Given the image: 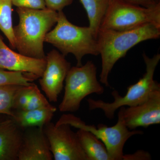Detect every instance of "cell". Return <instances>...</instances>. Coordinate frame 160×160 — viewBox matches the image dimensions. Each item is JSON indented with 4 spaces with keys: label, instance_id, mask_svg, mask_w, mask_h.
<instances>
[{
    "label": "cell",
    "instance_id": "cell-1",
    "mask_svg": "<svg viewBox=\"0 0 160 160\" xmlns=\"http://www.w3.org/2000/svg\"><path fill=\"white\" fill-rule=\"evenodd\" d=\"M160 37V26L152 23L125 31L99 28L97 40L102 58L100 82L106 87H110L109 73L117 62L125 57L129 49L139 43L157 39Z\"/></svg>",
    "mask_w": 160,
    "mask_h": 160
},
{
    "label": "cell",
    "instance_id": "cell-20",
    "mask_svg": "<svg viewBox=\"0 0 160 160\" xmlns=\"http://www.w3.org/2000/svg\"><path fill=\"white\" fill-rule=\"evenodd\" d=\"M34 84L29 86H22L16 92L13 98L12 109L16 110L25 109L28 102Z\"/></svg>",
    "mask_w": 160,
    "mask_h": 160
},
{
    "label": "cell",
    "instance_id": "cell-23",
    "mask_svg": "<svg viewBox=\"0 0 160 160\" xmlns=\"http://www.w3.org/2000/svg\"><path fill=\"white\" fill-rule=\"evenodd\" d=\"M46 8L57 12L62 11L66 6L72 4L73 0H44Z\"/></svg>",
    "mask_w": 160,
    "mask_h": 160
},
{
    "label": "cell",
    "instance_id": "cell-5",
    "mask_svg": "<svg viewBox=\"0 0 160 160\" xmlns=\"http://www.w3.org/2000/svg\"><path fill=\"white\" fill-rule=\"evenodd\" d=\"M124 107L119 108L116 124L109 126L100 124L98 126L87 125L80 118L71 114H63L56 125L66 124L72 127L89 131L102 142L112 160H123V149L128 140L136 135L142 134L140 130H130L126 126L123 117Z\"/></svg>",
    "mask_w": 160,
    "mask_h": 160
},
{
    "label": "cell",
    "instance_id": "cell-10",
    "mask_svg": "<svg viewBox=\"0 0 160 160\" xmlns=\"http://www.w3.org/2000/svg\"><path fill=\"white\" fill-rule=\"evenodd\" d=\"M123 117L130 130L147 128L160 123V89L152 93L146 101L137 106L124 107Z\"/></svg>",
    "mask_w": 160,
    "mask_h": 160
},
{
    "label": "cell",
    "instance_id": "cell-9",
    "mask_svg": "<svg viewBox=\"0 0 160 160\" xmlns=\"http://www.w3.org/2000/svg\"><path fill=\"white\" fill-rule=\"evenodd\" d=\"M46 59V67L39 80L40 86L49 102H56L62 90L71 64L65 56L55 49L49 52Z\"/></svg>",
    "mask_w": 160,
    "mask_h": 160
},
{
    "label": "cell",
    "instance_id": "cell-4",
    "mask_svg": "<svg viewBox=\"0 0 160 160\" xmlns=\"http://www.w3.org/2000/svg\"><path fill=\"white\" fill-rule=\"evenodd\" d=\"M143 58L146 65V72L138 81L127 88L126 94L120 95L117 90L112 92L114 98L112 102H106L102 100L92 98L87 100L90 110L100 109L102 110L106 117L112 119L115 112L121 107L137 106L148 99L154 92L160 89V84L154 80L155 71L159 62L160 54L154 55L152 58L148 57L144 52Z\"/></svg>",
    "mask_w": 160,
    "mask_h": 160
},
{
    "label": "cell",
    "instance_id": "cell-24",
    "mask_svg": "<svg viewBox=\"0 0 160 160\" xmlns=\"http://www.w3.org/2000/svg\"><path fill=\"white\" fill-rule=\"evenodd\" d=\"M151 157L148 152L138 150L133 154H124L123 160H151Z\"/></svg>",
    "mask_w": 160,
    "mask_h": 160
},
{
    "label": "cell",
    "instance_id": "cell-16",
    "mask_svg": "<svg viewBox=\"0 0 160 160\" xmlns=\"http://www.w3.org/2000/svg\"><path fill=\"white\" fill-rule=\"evenodd\" d=\"M109 0H80L86 10L89 21V27L97 38L98 31Z\"/></svg>",
    "mask_w": 160,
    "mask_h": 160
},
{
    "label": "cell",
    "instance_id": "cell-21",
    "mask_svg": "<svg viewBox=\"0 0 160 160\" xmlns=\"http://www.w3.org/2000/svg\"><path fill=\"white\" fill-rule=\"evenodd\" d=\"M47 99L40 91L38 86L34 84L31 91L28 102L24 110H32L51 106Z\"/></svg>",
    "mask_w": 160,
    "mask_h": 160
},
{
    "label": "cell",
    "instance_id": "cell-8",
    "mask_svg": "<svg viewBox=\"0 0 160 160\" xmlns=\"http://www.w3.org/2000/svg\"><path fill=\"white\" fill-rule=\"evenodd\" d=\"M55 160H89L82 149L77 132L68 124L56 125L48 123L44 127Z\"/></svg>",
    "mask_w": 160,
    "mask_h": 160
},
{
    "label": "cell",
    "instance_id": "cell-14",
    "mask_svg": "<svg viewBox=\"0 0 160 160\" xmlns=\"http://www.w3.org/2000/svg\"><path fill=\"white\" fill-rule=\"evenodd\" d=\"M56 107L52 106L32 110H16L13 111L12 119L21 129L30 127L44 128L51 122Z\"/></svg>",
    "mask_w": 160,
    "mask_h": 160
},
{
    "label": "cell",
    "instance_id": "cell-18",
    "mask_svg": "<svg viewBox=\"0 0 160 160\" xmlns=\"http://www.w3.org/2000/svg\"><path fill=\"white\" fill-rule=\"evenodd\" d=\"M36 78L32 75L19 71L0 69V86L9 85L29 86Z\"/></svg>",
    "mask_w": 160,
    "mask_h": 160
},
{
    "label": "cell",
    "instance_id": "cell-11",
    "mask_svg": "<svg viewBox=\"0 0 160 160\" xmlns=\"http://www.w3.org/2000/svg\"><path fill=\"white\" fill-rule=\"evenodd\" d=\"M46 63V58H34L13 51L0 35V69L29 73L38 79L42 75Z\"/></svg>",
    "mask_w": 160,
    "mask_h": 160
},
{
    "label": "cell",
    "instance_id": "cell-12",
    "mask_svg": "<svg viewBox=\"0 0 160 160\" xmlns=\"http://www.w3.org/2000/svg\"><path fill=\"white\" fill-rule=\"evenodd\" d=\"M53 156L44 128L30 127L23 133L18 160H52Z\"/></svg>",
    "mask_w": 160,
    "mask_h": 160
},
{
    "label": "cell",
    "instance_id": "cell-17",
    "mask_svg": "<svg viewBox=\"0 0 160 160\" xmlns=\"http://www.w3.org/2000/svg\"><path fill=\"white\" fill-rule=\"evenodd\" d=\"M12 0H0V30L9 41L12 49H15L12 18Z\"/></svg>",
    "mask_w": 160,
    "mask_h": 160
},
{
    "label": "cell",
    "instance_id": "cell-19",
    "mask_svg": "<svg viewBox=\"0 0 160 160\" xmlns=\"http://www.w3.org/2000/svg\"><path fill=\"white\" fill-rule=\"evenodd\" d=\"M22 86L9 85L0 86V114L11 117L13 114L12 104L16 92Z\"/></svg>",
    "mask_w": 160,
    "mask_h": 160
},
{
    "label": "cell",
    "instance_id": "cell-7",
    "mask_svg": "<svg viewBox=\"0 0 160 160\" xmlns=\"http://www.w3.org/2000/svg\"><path fill=\"white\" fill-rule=\"evenodd\" d=\"M65 81L64 97L59 106L61 112L77 111L87 96L102 94L105 91L97 79L96 66L91 61L83 66L71 67Z\"/></svg>",
    "mask_w": 160,
    "mask_h": 160
},
{
    "label": "cell",
    "instance_id": "cell-22",
    "mask_svg": "<svg viewBox=\"0 0 160 160\" xmlns=\"http://www.w3.org/2000/svg\"><path fill=\"white\" fill-rule=\"evenodd\" d=\"M12 2L17 7L34 9L47 8L44 0H12Z\"/></svg>",
    "mask_w": 160,
    "mask_h": 160
},
{
    "label": "cell",
    "instance_id": "cell-3",
    "mask_svg": "<svg viewBox=\"0 0 160 160\" xmlns=\"http://www.w3.org/2000/svg\"><path fill=\"white\" fill-rule=\"evenodd\" d=\"M45 42L57 48L65 56L73 54L78 66L82 65V59L86 55H99L97 40L91 28L73 25L62 11L58 12L56 25L46 34Z\"/></svg>",
    "mask_w": 160,
    "mask_h": 160
},
{
    "label": "cell",
    "instance_id": "cell-25",
    "mask_svg": "<svg viewBox=\"0 0 160 160\" xmlns=\"http://www.w3.org/2000/svg\"><path fill=\"white\" fill-rule=\"evenodd\" d=\"M127 2L146 8L155 7L160 4V0H123Z\"/></svg>",
    "mask_w": 160,
    "mask_h": 160
},
{
    "label": "cell",
    "instance_id": "cell-2",
    "mask_svg": "<svg viewBox=\"0 0 160 160\" xmlns=\"http://www.w3.org/2000/svg\"><path fill=\"white\" fill-rule=\"evenodd\" d=\"M18 24L13 27L15 49L21 54L36 59L46 58L44 43L46 34L56 24L58 12L46 8L17 7Z\"/></svg>",
    "mask_w": 160,
    "mask_h": 160
},
{
    "label": "cell",
    "instance_id": "cell-13",
    "mask_svg": "<svg viewBox=\"0 0 160 160\" xmlns=\"http://www.w3.org/2000/svg\"><path fill=\"white\" fill-rule=\"evenodd\" d=\"M21 128L11 118L0 122V160H17L22 143Z\"/></svg>",
    "mask_w": 160,
    "mask_h": 160
},
{
    "label": "cell",
    "instance_id": "cell-6",
    "mask_svg": "<svg viewBox=\"0 0 160 160\" xmlns=\"http://www.w3.org/2000/svg\"><path fill=\"white\" fill-rule=\"evenodd\" d=\"M147 23L160 26V4L146 8L123 0H109L100 28L125 31Z\"/></svg>",
    "mask_w": 160,
    "mask_h": 160
},
{
    "label": "cell",
    "instance_id": "cell-15",
    "mask_svg": "<svg viewBox=\"0 0 160 160\" xmlns=\"http://www.w3.org/2000/svg\"><path fill=\"white\" fill-rule=\"evenodd\" d=\"M77 134L80 145L89 160H112L102 142L91 132L78 129Z\"/></svg>",
    "mask_w": 160,
    "mask_h": 160
}]
</instances>
